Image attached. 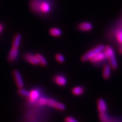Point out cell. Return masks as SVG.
I'll return each instance as SVG.
<instances>
[{
    "mask_svg": "<svg viewBox=\"0 0 122 122\" xmlns=\"http://www.w3.org/2000/svg\"><path fill=\"white\" fill-rule=\"evenodd\" d=\"M29 8L36 15L46 17L52 13L54 3L53 0H30Z\"/></svg>",
    "mask_w": 122,
    "mask_h": 122,
    "instance_id": "obj_1",
    "label": "cell"
},
{
    "mask_svg": "<svg viewBox=\"0 0 122 122\" xmlns=\"http://www.w3.org/2000/svg\"><path fill=\"white\" fill-rule=\"evenodd\" d=\"M108 37L111 42L116 46L122 44V23L118 20L107 33Z\"/></svg>",
    "mask_w": 122,
    "mask_h": 122,
    "instance_id": "obj_2",
    "label": "cell"
},
{
    "mask_svg": "<svg viewBox=\"0 0 122 122\" xmlns=\"http://www.w3.org/2000/svg\"><path fill=\"white\" fill-rule=\"evenodd\" d=\"M103 51L107 59V62H108V64L110 65L111 67L113 70H117L118 68V64L116 57L114 49L111 46L107 45L105 46Z\"/></svg>",
    "mask_w": 122,
    "mask_h": 122,
    "instance_id": "obj_3",
    "label": "cell"
},
{
    "mask_svg": "<svg viewBox=\"0 0 122 122\" xmlns=\"http://www.w3.org/2000/svg\"><path fill=\"white\" fill-rule=\"evenodd\" d=\"M105 46L103 45V44H99V45L96 46L93 49L89 50L88 52L84 54L81 57V61L82 62L89 61V60L92 57L94 56L95 55H96L97 54L100 52L103 51L105 49Z\"/></svg>",
    "mask_w": 122,
    "mask_h": 122,
    "instance_id": "obj_4",
    "label": "cell"
},
{
    "mask_svg": "<svg viewBox=\"0 0 122 122\" xmlns=\"http://www.w3.org/2000/svg\"><path fill=\"white\" fill-rule=\"evenodd\" d=\"M90 62L97 67L104 66L107 62V59L104 53V51L100 52L89 60Z\"/></svg>",
    "mask_w": 122,
    "mask_h": 122,
    "instance_id": "obj_5",
    "label": "cell"
},
{
    "mask_svg": "<svg viewBox=\"0 0 122 122\" xmlns=\"http://www.w3.org/2000/svg\"><path fill=\"white\" fill-rule=\"evenodd\" d=\"M41 96V91L37 88H33L29 92V97H27L28 99V103L30 105H35L37 102V100Z\"/></svg>",
    "mask_w": 122,
    "mask_h": 122,
    "instance_id": "obj_6",
    "label": "cell"
},
{
    "mask_svg": "<svg viewBox=\"0 0 122 122\" xmlns=\"http://www.w3.org/2000/svg\"><path fill=\"white\" fill-rule=\"evenodd\" d=\"M52 80L56 85L59 86H65L67 84V79L66 76L62 74H56L52 77Z\"/></svg>",
    "mask_w": 122,
    "mask_h": 122,
    "instance_id": "obj_7",
    "label": "cell"
},
{
    "mask_svg": "<svg viewBox=\"0 0 122 122\" xmlns=\"http://www.w3.org/2000/svg\"><path fill=\"white\" fill-rule=\"evenodd\" d=\"M13 77H14V79H15V82H16V85L18 87V88H24V82L20 72L18 71V70L13 71Z\"/></svg>",
    "mask_w": 122,
    "mask_h": 122,
    "instance_id": "obj_8",
    "label": "cell"
},
{
    "mask_svg": "<svg viewBox=\"0 0 122 122\" xmlns=\"http://www.w3.org/2000/svg\"><path fill=\"white\" fill-rule=\"evenodd\" d=\"M19 55V48H16V47H13L12 48L9 52L8 56V61L9 62L13 63L15 62L16 60L18 59V57Z\"/></svg>",
    "mask_w": 122,
    "mask_h": 122,
    "instance_id": "obj_9",
    "label": "cell"
},
{
    "mask_svg": "<svg viewBox=\"0 0 122 122\" xmlns=\"http://www.w3.org/2000/svg\"><path fill=\"white\" fill-rule=\"evenodd\" d=\"M23 58L26 62H29L30 64L35 65V66L39 65V62L36 54L34 55L29 52H26L23 56Z\"/></svg>",
    "mask_w": 122,
    "mask_h": 122,
    "instance_id": "obj_10",
    "label": "cell"
},
{
    "mask_svg": "<svg viewBox=\"0 0 122 122\" xmlns=\"http://www.w3.org/2000/svg\"><path fill=\"white\" fill-rule=\"evenodd\" d=\"M97 110L99 113H107L108 105L106 101L103 98H100L97 100Z\"/></svg>",
    "mask_w": 122,
    "mask_h": 122,
    "instance_id": "obj_11",
    "label": "cell"
},
{
    "mask_svg": "<svg viewBox=\"0 0 122 122\" xmlns=\"http://www.w3.org/2000/svg\"><path fill=\"white\" fill-rule=\"evenodd\" d=\"M93 24L90 22H82L77 25V29L82 32H88L93 29Z\"/></svg>",
    "mask_w": 122,
    "mask_h": 122,
    "instance_id": "obj_12",
    "label": "cell"
},
{
    "mask_svg": "<svg viewBox=\"0 0 122 122\" xmlns=\"http://www.w3.org/2000/svg\"><path fill=\"white\" fill-rule=\"evenodd\" d=\"M112 69L110 65L109 64H105L103 66V72H102V76H103V79L105 80L109 79L112 76Z\"/></svg>",
    "mask_w": 122,
    "mask_h": 122,
    "instance_id": "obj_13",
    "label": "cell"
},
{
    "mask_svg": "<svg viewBox=\"0 0 122 122\" xmlns=\"http://www.w3.org/2000/svg\"><path fill=\"white\" fill-rule=\"evenodd\" d=\"M21 40H22V36L21 34L17 33L15 34L14 39H13L12 47H16V48H19V46L21 43Z\"/></svg>",
    "mask_w": 122,
    "mask_h": 122,
    "instance_id": "obj_14",
    "label": "cell"
},
{
    "mask_svg": "<svg viewBox=\"0 0 122 122\" xmlns=\"http://www.w3.org/2000/svg\"><path fill=\"white\" fill-rule=\"evenodd\" d=\"M85 92V88L82 86H76L74 87L72 90V93L73 95L76 96H80L84 94Z\"/></svg>",
    "mask_w": 122,
    "mask_h": 122,
    "instance_id": "obj_15",
    "label": "cell"
},
{
    "mask_svg": "<svg viewBox=\"0 0 122 122\" xmlns=\"http://www.w3.org/2000/svg\"><path fill=\"white\" fill-rule=\"evenodd\" d=\"M99 119L100 122H114L112 118L107 113H99Z\"/></svg>",
    "mask_w": 122,
    "mask_h": 122,
    "instance_id": "obj_16",
    "label": "cell"
},
{
    "mask_svg": "<svg viewBox=\"0 0 122 122\" xmlns=\"http://www.w3.org/2000/svg\"><path fill=\"white\" fill-rule=\"evenodd\" d=\"M49 32L52 36L56 37L61 36L62 35V30L59 28H58V27H52L49 29Z\"/></svg>",
    "mask_w": 122,
    "mask_h": 122,
    "instance_id": "obj_17",
    "label": "cell"
},
{
    "mask_svg": "<svg viewBox=\"0 0 122 122\" xmlns=\"http://www.w3.org/2000/svg\"><path fill=\"white\" fill-rule=\"evenodd\" d=\"M36 56L37 57V59H38L39 62V64L41 65L42 66H46L47 65V61L46 60L44 56H42L41 54L37 53L36 54Z\"/></svg>",
    "mask_w": 122,
    "mask_h": 122,
    "instance_id": "obj_18",
    "label": "cell"
},
{
    "mask_svg": "<svg viewBox=\"0 0 122 122\" xmlns=\"http://www.w3.org/2000/svg\"><path fill=\"white\" fill-rule=\"evenodd\" d=\"M47 98H46L45 97L41 96L37 100V102L36 103L35 105H37V106L39 107H44L46 105L47 106Z\"/></svg>",
    "mask_w": 122,
    "mask_h": 122,
    "instance_id": "obj_19",
    "label": "cell"
},
{
    "mask_svg": "<svg viewBox=\"0 0 122 122\" xmlns=\"http://www.w3.org/2000/svg\"><path fill=\"white\" fill-rule=\"evenodd\" d=\"M18 92L19 95H21V97H24V98H27L29 97V92L27 91V90H26V89H24L23 88H19Z\"/></svg>",
    "mask_w": 122,
    "mask_h": 122,
    "instance_id": "obj_20",
    "label": "cell"
},
{
    "mask_svg": "<svg viewBox=\"0 0 122 122\" xmlns=\"http://www.w3.org/2000/svg\"><path fill=\"white\" fill-rule=\"evenodd\" d=\"M55 109L59 111H64L66 109V107L64 103H61L60 102H57L56 104L55 105Z\"/></svg>",
    "mask_w": 122,
    "mask_h": 122,
    "instance_id": "obj_21",
    "label": "cell"
},
{
    "mask_svg": "<svg viewBox=\"0 0 122 122\" xmlns=\"http://www.w3.org/2000/svg\"><path fill=\"white\" fill-rule=\"evenodd\" d=\"M55 58H56V61H57L58 62L61 63V64L64 63L65 61H66L64 56L62 54H57L56 55V56H55Z\"/></svg>",
    "mask_w": 122,
    "mask_h": 122,
    "instance_id": "obj_22",
    "label": "cell"
},
{
    "mask_svg": "<svg viewBox=\"0 0 122 122\" xmlns=\"http://www.w3.org/2000/svg\"><path fill=\"white\" fill-rule=\"evenodd\" d=\"M64 122H79L77 119L72 117H71V116L67 117L65 118Z\"/></svg>",
    "mask_w": 122,
    "mask_h": 122,
    "instance_id": "obj_23",
    "label": "cell"
},
{
    "mask_svg": "<svg viewBox=\"0 0 122 122\" xmlns=\"http://www.w3.org/2000/svg\"><path fill=\"white\" fill-rule=\"evenodd\" d=\"M118 52L119 54L122 56V44L118 47Z\"/></svg>",
    "mask_w": 122,
    "mask_h": 122,
    "instance_id": "obj_24",
    "label": "cell"
},
{
    "mask_svg": "<svg viewBox=\"0 0 122 122\" xmlns=\"http://www.w3.org/2000/svg\"><path fill=\"white\" fill-rule=\"evenodd\" d=\"M4 28H5V25H4L3 23H0V34L3 32V30Z\"/></svg>",
    "mask_w": 122,
    "mask_h": 122,
    "instance_id": "obj_25",
    "label": "cell"
},
{
    "mask_svg": "<svg viewBox=\"0 0 122 122\" xmlns=\"http://www.w3.org/2000/svg\"><path fill=\"white\" fill-rule=\"evenodd\" d=\"M118 21L122 23V17H121V18L118 19Z\"/></svg>",
    "mask_w": 122,
    "mask_h": 122,
    "instance_id": "obj_26",
    "label": "cell"
}]
</instances>
